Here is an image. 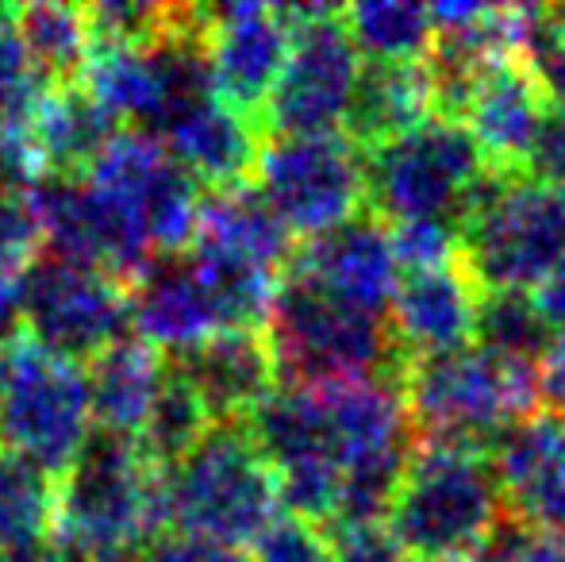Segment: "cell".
Returning a JSON list of instances; mask_svg holds the SVG:
<instances>
[{"instance_id":"obj_14","label":"cell","mask_w":565,"mask_h":562,"mask_svg":"<svg viewBox=\"0 0 565 562\" xmlns=\"http://www.w3.org/2000/svg\"><path fill=\"white\" fill-rule=\"evenodd\" d=\"M289 271L335 293L339 300H350V305L377 316H388V305H393L404 278L393 232L370 209L339 224L335 232L316 235L305 247H297Z\"/></svg>"},{"instance_id":"obj_15","label":"cell","mask_w":565,"mask_h":562,"mask_svg":"<svg viewBox=\"0 0 565 562\" xmlns=\"http://www.w3.org/2000/svg\"><path fill=\"white\" fill-rule=\"evenodd\" d=\"M166 362L201 397L212 424H243V416L250 421L262 401L274 397L281 378L274 347L262 328H227Z\"/></svg>"},{"instance_id":"obj_21","label":"cell","mask_w":565,"mask_h":562,"mask_svg":"<svg viewBox=\"0 0 565 562\" xmlns=\"http://www.w3.org/2000/svg\"><path fill=\"white\" fill-rule=\"evenodd\" d=\"M85 370H89V401L97 432L139 439L166 385V354L142 343L139 336H127L108 347L105 354H97Z\"/></svg>"},{"instance_id":"obj_6","label":"cell","mask_w":565,"mask_h":562,"mask_svg":"<svg viewBox=\"0 0 565 562\" xmlns=\"http://www.w3.org/2000/svg\"><path fill=\"white\" fill-rule=\"evenodd\" d=\"M504 517V494L489 455L416 447L388 524L412 562H469Z\"/></svg>"},{"instance_id":"obj_24","label":"cell","mask_w":565,"mask_h":562,"mask_svg":"<svg viewBox=\"0 0 565 562\" xmlns=\"http://www.w3.org/2000/svg\"><path fill=\"white\" fill-rule=\"evenodd\" d=\"M20 31L28 39V51L35 70L51 89L82 85L89 59L97 51L93 23L85 8L74 4H28L20 8Z\"/></svg>"},{"instance_id":"obj_28","label":"cell","mask_w":565,"mask_h":562,"mask_svg":"<svg viewBox=\"0 0 565 562\" xmlns=\"http://www.w3.org/2000/svg\"><path fill=\"white\" fill-rule=\"evenodd\" d=\"M51 85L35 70L28 39L20 31V8H0V128L23 131Z\"/></svg>"},{"instance_id":"obj_23","label":"cell","mask_w":565,"mask_h":562,"mask_svg":"<svg viewBox=\"0 0 565 562\" xmlns=\"http://www.w3.org/2000/svg\"><path fill=\"white\" fill-rule=\"evenodd\" d=\"M350 43L365 66H393V62H427L435 46V15L427 4L408 0H365L342 8Z\"/></svg>"},{"instance_id":"obj_38","label":"cell","mask_w":565,"mask_h":562,"mask_svg":"<svg viewBox=\"0 0 565 562\" xmlns=\"http://www.w3.org/2000/svg\"><path fill=\"white\" fill-rule=\"evenodd\" d=\"M539 385H543L546 413L565 416V336H554V347L539 362Z\"/></svg>"},{"instance_id":"obj_25","label":"cell","mask_w":565,"mask_h":562,"mask_svg":"<svg viewBox=\"0 0 565 562\" xmlns=\"http://www.w3.org/2000/svg\"><path fill=\"white\" fill-rule=\"evenodd\" d=\"M54 489L58 481L51 474L0 447V551L51 540Z\"/></svg>"},{"instance_id":"obj_35","label":"cell","mask_w":565,"mask_h":562,"mask_svg":"<svg viewBox=\"0 0 565 562\" xmlns=\"http://www.w3.org/2000/svg\"><path fill=\"white\" fill-rule=\"evenodd\" d=\"M139 562H246V555L220 543L196 540V536H181V532H166L142 551Z\"/></svg>"},{"instance_id":"obj_3","label":"cell","mask_w":565,"mask_h":562,"mask_svg":"<svg viewBox=\"0 0 565 562\" xmlns=\"http://www.w3.org/2000/svg\"><path fill=\"white\" fill-rule=\"evenodd\" d=\"M565 263V193L531 173H492L461 216L458 266L489 293L543 289Z\"/></svg>"},{"instance_id":"obj_18","label":"cell","mask_w":565,"mask_h":562,"mask_svg":"<svg viewBox=\"0 0 565 562\" xmlns=\"http://www.w3.org/2000/svg\"><path fill=\"white\" fill-rule=\"evenodd\" d=\"M477 308H481V293L458 263L443 271L404 274L388 305V328L401 359H435V354L473 347Z\"/></svg>"},{"instance_id":"obj_7","label":"cell","mask_w":565,"mask_h":562,"mask_svg":"<svg viewBox=\"0 0 565 562\" xmlns=\"http://www.w3.org/2000/svg\"><path fill=\"white\" fill-rule=\"evenodd\" d=\"M89 439V370L23 331L8 339L0 347V447L58 481Z\"/></svg>"},{"instance_id":"obj_13","label":"cell","mask_w":565,"mask_h":562,"mask_svg":"<svg viewBox=\"0 0 565 562\" xmlns=\"http://www.w3.org/2000/svg\"><path fill=\"white\" fill-rule=\"evenodd\" d=\"M235 328L224 297L193 251L162 255L131 282V331L166 359Z\"/></svg>"},{"instance_id":"obj_17","label":"cell","mask_w":565,"mask_h":562,"mask_svg":"<svg viewBox=\"0 0 565 562\" xmlns=\"http://www.w3.org/2000/svg\"><path fill=\"white\" fill-rule=\"evenodd\" d=\"M508 517L565 540V416L543 413L492 447Z\"/></svg>"},{"instance_id":"obj_37","label":"cell","mask_w":565,"mask_h":562,"mask_svg":"<svg viewBox=\"0 0 565 562\" xmlns=\"http://www.w3.org/2000/svg\"><path fill=\"white\" fill-rule=\"evenodd\" d=\"M23 278L28 271H12L0 266V347L23 328Z\"/></svg>"},{"instance_id":"obj_20","label":"cell","mask_w":565,"mask_h":562,"mask_svg":"<svg viewBox=\"0 0 565 562\" xmlns=\"http://www.w3.org/2000/svg\"><path fill=\"white\" fill-rule=\"evenodd\" d=\"M119 131V120L85 85H70L46 93L23 139L39 178H85Z\"/></svg>"},{"instance_id":"obj_9","label":"cell","mask_w":565,"mask_h":562,"mask_svg":"<svg viewBox=\"0 0 565 562\" xmlns=\"http://www.w3.org/2000/svg\"><path fill=\"white\" fill-rule=\"evenodd\" d=\"M285 15L292 23V51L262 124L274 139L335 136L350 120L365 62L350 43L339 8L292 4Z\"/></svg>"},{"instance_id":"obj_32","label":"cell","mask_w":565,"mask_h":562,"mask_svg":"<svg viewBox=\"0 0 565 562\" xmlns=\"http://www.w3.org/2000/svg\"><path fill=\"white\" fill-rule=\"evenodd\" d=\"M43 247V227H39L35 204L28 189L0 193V266L31 271Z\"/></svg>"},{"instance_id":"obj_19","label":"cell","mask_w":565,"mask_h":562,"mask_svg":"<svg viewBox=\"0 0 565 562\" xmlns=\"http://www.w3.org/2000/svg\"><path fill=\"white\" fill-rule=\"evenodd\" d=\"M166 155L204 189H235L250 185L254 166L262 155V128L258 120L235 113L220 93L196 100L181 116H173L154 136Z\"/></svg>"},{"instance_id":"obj_12","label":"cell","mask_w":565,"mask_h":562,"mask_svg":"<svg viewBox=\"0 0 565 562\" xmlns=\"http://www.w3.org/2000/svg\"><path fill=\"white\" fill-rule=\"evenodd\" d=\"M292 51V23L285 8L220 4L209 8V62L216 93L235 113L262 124L281 70Z\"/></svg>"},{"instance_id":"obj_30","label":"cell","mask_w":565,"mask_h":562,"mask_svg":"<svg viewBox=\"0 0 565 562\" xmlns=\"http://www.w3.org/2000/svg\"><path fill=\"white\" fill-rule=\"evenodd\" d=\"M246 562H335V555L320 524L300 517H277L250 543Z\"/></svg>"},{"instance_id":"obj_39","label":"cell","mask_w":565,"mask_h":562,"mask_svg":"<svg viewBox=\"0 0 565 562\" xmlns=\"http://www.w3.org/2000/svg\"><path fill=\"white\" fill-rule=\"evenodd\" d=\"M539 308H543L546 324H551L558 336H565V263L554 271V278L535 293Z\"/></svg>"},{"instance_id":"obj_2","label":"cell","mask_w":565,"mask_h":562,"mask_svg":"<svg viewBox=\"0 0 565 562\" xmlns=\"http://www.w3.org/2000/svg\"><path fill=\"white\" fill-rule=\"evenodd\" d=\"M166 528V470L139 439L93 432L54 489V548L62 562L147 551Z\"/></svg>"},{"instance_id":"obj_33","label":"cell","mask_w":565,"mask_h":562,"mask_svg":"<svg viewBox=\"0 0 565 562\" xmlns=\"http://www.w3.org/2000/svg\"><path fill=\"white\" fill-rule=\"evenodd\" d=\"M469 562H565V540L504 517Z\"/></svg>"},{"instance_id":"obj_26","label":"cell","mask_w":565,"mask_h":562,"mask_svg":"<svg viewBox=\"0 0 565 562\" xmlns=\"http://www.w3.org/2000/svg\"><path fill=\"white\" fill-rule=\"evenodd\" d=\"M558 331L546 324L543 308L531 293H489L477 308V347L508 362L539 367L554 347Z\"/></svg>"},{"instance_id":"obj_34","label":"cell","mask_w":565,"mask_h":562,"mask_svg":"<svg viewBox=\"0 0 565 562\" xmlns=\"http://www.w3.org/2000/svg\"><path fill=\"white\" fill-rule=\"evenodd\" d=\"M527 173L543 181V185L565 193V108L554 105L551 113H546L539 142H535V150H531Z\"/></svg>"},{"instance_id":"obj_11","label":"cell","mask_w":565,"mask_h":562,"mask_svg":"<svg viewBox=\"0 0 565 562\" xmlns=\"http://www.w3.org/2000/svg\"><path fill=\"white\" fill-rule=\"evenodd\" d=\"M131 331V285L62 255H39L23 278V336L74 362H93Z\"/></svg>"},{"instance_id":"obj_36","label":"cell","mask_w":565,"mask_h":562,"mask_svg":"<svg viewBox=\"0 0 565 562\" xmlns=\"http://www.w3.org/2000/svg\"><path fill=\"white\" fill-rule=\"evenodd\" d=\"M35 178H39V173H35V158H31L23 131L0 128V193L28 189Z\"/></svg>"},{"instance_id":"obj_5","label":"cell","mask_w":565,"mask_h":562,"mask_svg":"<svg viewBox=\"0 0 565 562\" xmlns=\"http://www.w3.org/2000/svg\"><path fill=\"white\" fill-rule=\"evenodd\" d=\"M281 517V486L246 424H216L166 470V524L238 551Z\"/></svg>"},{"instance_id":"obj_27","label":"cell","mask_w":565,"mask_h":562,"mask_svg":"<svg viewBox=\"0 0 565 562\" xmlns=\"http://www.w3.org/2000/svg\"><path fill=\"white\" fill-rule=\"evenodd\" d=\"M212 427L216 424H212L209 409L201 405V397H196L185 378L173 374L170 362H166V385H162V393H158L154 413H150V421L139 435L142 450H147L162 470H170V466L181 463Z\"/></svg>"},{"instance_id":"obj_1","label":"cell","mask_w":565,"mask_h":562,"mask_svg":"<svg viewBox=\"0 0 565 562\" xmlns=\"http://www.w3.org/2000/svg\"><path fill=\"white\" fill-rule=\"evenodd\" d=\"M401 390L416 447L492 455L508 432L546 413L539 367L508 362L477 343L404 362Z\"/></svg>"},{"instance_id":"obj_31","label":"cell","mask_w":565,"mask_h":562,"mask_svg":"<svg viewBox=\"0 0 565 562\" xmlns=\"http://www.w3.org/2000/svg\"><path fill=\"white\" fill-rule=\"evenodd\" d=\"M323 536L335 562H412L388 520H331Z\"/></svg>"},{"instance_id":"obj_29","label":"cell","mask_w":565,"mask_h":562,"mask_svg":"<svg viewBox=\"0 0 565 562\" xmlns=\"http://www.w3.org/2000/svg\"><path fill=\"white\" fill-rule=\"evenodd\" d=\"M388 232H393V247L404 274L443 271V266L458 263L461 227L450 220H416V224H396Z\"/></svg>"},{"instance_id":"obj_22","label":"cell","mask_w":565,"mask_h":562,"mask_svg":"<svg viewBox=\"0 0 565 562\" xmlns=\"http://www.w3.org/2000/svg\"><path fill=\"white\" fill-rule=\"evenodd\" d=\"M435 116H439V97H435V77L427 62L365 66L347 120V136L362 150H370L377 142L424 128Z\"/></svg>"},{"instance_id":"obj_16","label":"cell","mask_w":565,"mask_h":562,"mask_svg":"<svg viewBox=\"0 0 565 562\" xmlns=\"http://www.w3.org/2000/svg\"><path fill=\"white\" fill-rule=\"evenodd\" d=\"M551 108L554 105L527 62L504 59L489 74H481L458 124H466V131L477 139L492 173H527L531 150Z\"/></svg>"},{"instance_id":"obj_8","label":"cell","mask_w":565,"mask_h":562,"mask_svg":"<svg viewBox=\"0 0 565 562\" xmlns=\"http://www.w3.org/2000/svg\"><path fill=\"white\" fill-rule=\"evenodd\" d=\"M489 178L466 124L435 116L424 128L365 150V209L388 227L450 220L461 227L469 197Z\"/></svg>"},{"instance_id":"obj_4","label":"cell","mask_w":565,"mask_h":562,"mask_svg":"<svg viewBox=\"0 0 565 562\" xmlns=\"http://www.w3.org/2000/svg\"><path fill=\"white\" fill-rule=\"evenodd\" d=\"M266 339L285 385H342L401 378L404 370L388 316L339 300L292 271H285L269 305Z\"/></svg>"},{"instance_id":"obj_10","label":"cell","mask_w":565,"mask_h":562,"mask_svg":"<svg viewBox=\"0 0 565 562\" xmlns=\"http://www.w3.org/2000/svg\"><path fill=\"white\" fill-rule=\"evenodd\" d=\"M250 185L292 240H316L365 212V150L347 131L269 139Z\"/></svg>"}]
</instances>
